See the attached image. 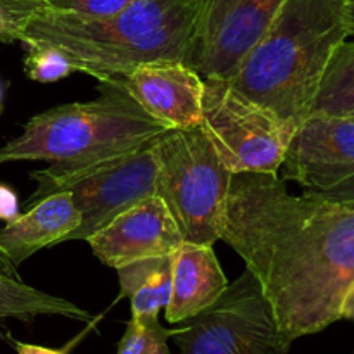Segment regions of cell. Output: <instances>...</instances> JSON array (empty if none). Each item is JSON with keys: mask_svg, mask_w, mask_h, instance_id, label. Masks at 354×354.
Returning <instances> with one entry per match:
<instances>
[{"mask_svg": "<svg viewBox=\"0 0 354 354\" xmlns=\"http://www.w3.org/2000/svg\"><path fill=\"white\" fill-rule=\"evenodd\" d=\"M220 241L261 283L290 344L342 320L354 282V201L292 196L277 173H237Z\"/></svg>", "mask_w": 354, "mask_h": 354, "instance_id": "cell-1", "label": "cell"}, {"mask_svg": "<svg viewBox=\"0 0 354 354\" xmlns=\"http://www.w3.org/2000/svg\"><path fill=\"white\" fill-rule=\"evenodd\" d=\"M349 0H282L232 88L272 113L292 137L310 116L332 55L349 38Z\"/></svg>", "mask_w": 354, "mask_h": 354, "instance_id": "cell-2", "label": "cell"}, {"mask_svg": "<svg viewBox=\"0 0 354 354\" xmlns=\"http://www.w3.org/2000/svg\"><path fill=\"white\" fill-rule=\"evenodd\" d=\"M194 16L196 0H131L109 16H33L16 30L21 44L55 48L102 80L145 62H183Z\"/></svg>", "mask_w": 354, "mask_h": 354, "instance_id": "cell-3", "label": "cell"}, {"mask_svg": "<svg viewBox=\"0 0 354 354\" xmlns=\"http://www.w3.org/2000/svg\"><path fill=\"white\" fill-rule=\"evenodd\" d=\"M97 90V99L62 104L31 118L23 133L0 147V165H90L133 151L171 130L149 116L116 76L99 80Z\"/></svg>", "mask_w": 354, "mask_h": 354, "instance_id": "cell-4", "label": "cell"}, {"mask_svg": "<svg viewBox=\"0 0 354 354\" xmlns=\"http://www.w3.org/2000/svg\"><path fill=\"white\" fill-rule=\"evenodd\" d=\"M162 199L185 242L214 245L221 239L234 173L201 127L171 128L156 138Z\"/></svg>", "mask_w": 354, "mask_h": 354, "instance_id": "cell-5", "label": "cell"}, {"mask_svg": "<svg viewBox=\"0 0 354 354\" xmlns=\"http://www.w3.org/2000/svg\"><path fill=\"white\" fill-rule=\"evenodd\" d=\"M30 178L37 183V189L26 204H35L57 192L71 194L82 221L66 241H86L118 214L156 196V138L133 151L90 165L52 162L47 168L31 171Z\"/></svg>", "mask_w": 354, "mask_h": 354, "instance_id": "cell-6", "label": "cell"}, {"mask_svg": "<svg viewBox=\"0 0 354 354\" xmlns=\"http://www.w3.org/2000/svg\"><path fill=\"white\" fill-rule=\"evenodd\" d=\"M175 342L182 354H289L261 283L245 268L196 317L182 322Z\"/></svg>", "mask_w": 354, "mask_h": 354, "instance_id": "cell-7", "label": "cell"}, {"mask_svg": "<svg viewBox=\"0 0 354 354\" xmlns=\"http://www.w3.org/2000/svg\"><path fill=\"white\" fill-rule=\"evenodd\" d=\"M201 128L234 175L282 168L290 135L272 113L235 92L227 80H204Z\"/></svg>", "mask_w": 354, "mask_h": 354, "instance_id": "cell-8", "label": "cell"}, {"mask_svg": "<svg viewBox=\"0 0 354 354\" xmlns=\"http://www.w3.org/2000/svg\"><path fill=\"white\" fill-rule=\"evenodd\" d=\"M282 0H196L183 64L204 80H230L268 30Z\"/></svg>", "mask_w": 354, "mask_h": 354, "instance_id": "cell-9", "label": "cell"}, {"mask_svg": "<svg viewBox=\"0 0 354 354\" xmlns=\"http://www.w3.org/2000/svg\"><path fill=\"white\" fill-rule=\"evenodd\" d=\"M283 182L304 192L332 189L354 171V120L311 114L290 137L283 156Z\"/></svg>", "mask_w": 354, "mask_h": 354, "instance_id": "cell-10", "label": "cell"}, {"mask_svg": "<svg viewBox=\"0 0 354 354\" xmlns=\"http://www.w3.org/2000/svg\"><path fill=\"white\" fill-rule=\"evenodd\" d=\"M100 263L120 268L128 263L171 256L183 237L159 196L147 197L86 239Z\"/></svg>", "mask_w": 354, "mask_h": 354, "instance_id": "cell-11", "label": "cell"}, {"mask_svg": "<svg viewBox=\"0 0 354 354\" xmlns=\"http://www.w3.org/2000/svg\"><path fill=\"white\" fill-rule=\"evenodd\" d=\"M116 78L159 123L168 128L201 127L204 78L183 62H145Z\"/></svg>", "mask_w": 354, "mask_h": 354, "instance_id": "cell-12", "label": "cell"}, {"mask_svg": "<svg viewBox=\"0 0 354 354\" xmlns=\"http://www.w3.org/2000/svg\"><path fill=\"white\" fill-rule=\"evenodd\" d=\"M228 280L209 244L185 242L171 254V296L165 315L182 324L209 308L227 290Z\"/></svg>", "mask_w": 354, "mask_h": 354, "instance_id": "cell-13", "label": "cell"}, {"mask_svg": "<svg viewBox=\"0 0 354 354\" xmlns=\"http://www.w3.org/2000/svg\"><path fill=\"white\" fill-rule=\"evenodd\" d=\"M80 221L82 216L71 194H52L35 203L24 214L7 221L0 230V251L17 268L35 252L66 242Z\"/></svg>", "mask_w": 354, "mask_h": 354, "instance_id": "cell-14", "label": "cell"}, {"mask_svg": "<svg viewBox=\"0 0 354 354\" xmlns=\"http://www.w3.org/2000/svg\"><path fill=\"white\" fill-rule=\"evenodd\" d=\"M121 296L128 297L133 317L159 315L171 296V256L149 258L116 268Z\"/></svg>", "mask_w": 354, "mask_h": 354, "instance_id": "cell-15", "label": "cell"}, {"mask_svg": "<svg viewBox=\"0 0 354 354\" xmlns=\"http://www.w3.org/2000/svg\"><path fill=\"white\" fill-rule=\"evenodd\" d=\"M38 317H64L76 322H92V315L64 297L26 286L21 279L0 275V324L9 318L31 322Z\"/></svg>", "mask_w": 354, "mask_h": 354, "instance_id": "cell-16", "label": "cell"}, {"mask_svg": "<svg viewBox=\"0 0 354 354\" xmlns=\"http://www.w3.org/2000/svg\"><path fill=\"white\" fill-rule=\"evenodd\" d=\"M311 114L354 116V38L342 41L328 62L311 106Z\"/></svg>", "mask_w": 354, "mask_h": 354, "instance_id": "cell-17", "label": "cell"}, {"mask_svg": "<svg viewBox=\"0 0 354 354\" xmlns=\"http://www.w3.org/2000/svg\"><path fill=\"white\" fill-rule=\"evenodd\" d=\"M131 0H0L14 28L33 16L102 17L123 9Z\"/></svg>", "mask_w": 354, "mask_h": 354, "instance_id": "cell-18", "label": "cell"}, {"mask_svg": "<svg viewBox=\"0 0 354 354\" xmlns=\"http://www.w3.org/2000/svg\"><path fill=\"white\" fill-rule=\"evenodd\" d=\"M176 328L162 327L158 315L133 317L127 324V330L118 344L116 354H173L168 341Z\"/></svg>", "mask_w": 354, "mask_h": 354, "instance_id": "cell-19", "label": "cell"}, {"mask_svg": "<svg viewBox=\"0 0 354 354\" xmlns=\"http://www.w3.org/2000/svg\"><path fill=\"white\" fill-rule=\"evenodd\" d=\"M24 73L38 83H54L76 73L75 64L59 50L45 45H26Z\"/></svg>", "mask_w": 354, "mask_h": 354, "instance_id": "cell-20", "label": "cell"}, {"mask_svg": "<svg viewBox=\"0 0 354 354\" xmlns=\"http://www.w3.org/2000/svg\"><path fill=\"white\" fill-rule=\"evenodd\" d=\"M19 214V203L10 187L0 183V221H10Z\"/></svg>", "mask_w": 354, "mask_h": 354, "instance_id": "cell-21", "label": "cell"}, {"mask_svg": "<svg viewBox=\"0 0 354 354\" xmlns=\"http://www.w3.org/2000/svg\"><path fill=\"white\" fill-rule=\"evenodd\" d=\"M320 196L330 197V199L337 201H354V171L349 176H346L342 182H339L337 185L332 187V189L320 192Z\"/></svg>", "mask_w": 354, "mask_h": 354, "instance_id": "cell-22", "label": "cell"}, {"mask_svg": "<svg viewBox=\"0 0 354 354\" xmlns=\"http://www.w3.org/2000/svg\"><path fill=\"white\" fill-rule=\"evenodd\" d=\"M0 41H3V44H14V41H19L17 30L14 28V24L10 23L9 17L6 16L2 7H0Z\"/></svg>", "mask_w": 354, "mask_h": 354, "instance_id": "cell-23", "label": "cell"}, {"mask_svg": "<svg viewBox=\"0 0 354 354\" xmlns=\"http://www.w3.org/2000/svg\"><path fill=\"white\" fill-rule=\"evenodd\" d=\"M14 348H16L17 354H66L57 349L44 348V346H35V344H26V342H14Z\"/></svg>", "mask_w": 354, "mask_h": 354, "instance_id": "cell-24", "label": "cell"}, {"mask_svg": "<svg viewBox=\"0 0 354 354\" xmlns=\"http://www.w3.org/2000/svg\"><path fill=\"white\" fill-rule=\"evenodd\" d=\"M341 317H342V320L354 322V282L348 289V292H346L344 301H342Z\"/></svg>", "mask_w": 354, "mask_h": 354, "instance_id": "cell-25", "label": "cell"}, {"mask_svg": "<svg viewBox=\"0 0 354 354\" xmlns=\"http://www.w3.org/2000/svg\"><path fill=\"white\" fill-rule=\"evenodd\" d=\"M0 275H7V277H14V279H19L17 275V268L10 263V259L0 251Z\"/></svg>", "mask_w": 354, "mask_h": 354, "instance_id": "cell-26", "label": "cell"}, {"mask_svg": "<svg viewBox=\"0 0 354 354\" xmlns=\"http://www.w3.org/2000/svg\"><path fill=\"white\" fill-rule=\"evenodd\" d=\"M348 23H349V37L354 38V0L348 2Z\"/></svg>", "mask_w": 354, "mask_h": 354, "instance_id": "cell-27", "label": "cell"}, {"mask_svg": "<svg viewBox=\"0 0 354 354\" xmlns=\"http://www.w3.org/2000/svg\"><path fill=\"white\" fill-rule=\"evenodd\" d=\"M0 113H2V93H0Z\"/></svg>", "mask_w": 354, "mask_h": 354, "instance_id": "cell-28", "label": "cell"}, {"mask_svg": "<svg viewBox=\"0 0 354 354\" xmlns=\"http://www.w3.org/2000/svg\"><path fill=\"white\" fill-rule=\"evenodd\" d=\"M353 120H354V116H353Z\"/></svg>", "mask_w": 354, "mask_h": 354, "instance_id": "cell-29", "label": "cell"}]
</instances>
